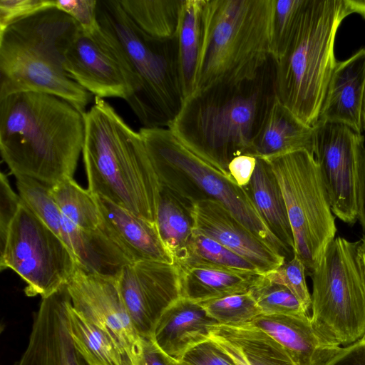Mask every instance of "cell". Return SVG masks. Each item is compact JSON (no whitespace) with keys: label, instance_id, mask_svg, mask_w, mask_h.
<instances>
[{"label":"cell","instance_id":"obj_1","mask_svg":"<svg viewBox=\"0 0 365 365\" xmlns=\"http://www.w3.org/2000/svg\"><path fill=\"white\" fill-rule=\"evenodd\" d=\"M84 137L83 113L63 98L20 92L0 99V152L14 176L51 187L72 179Z\"/></svg>","mask_w":365,"mask_h":365},{"label":"cell","instance_id":"obj_2","mask_svg":"<svg viewBox=\"0 0 365 365\" xmlns=\"http://www.w3.org/2000/svg\"><path fill=\"white\" fill-rule=\"evenodd\" d=\"M83 118L88 190L156 223L161 184L139 131L99 97Z\"/></svg>","mask_w":365,"mask_h":365},{"label":"cell","instance_id":"obj_3","mask_svg":"<svg viewBox=\"0 0 365 365\" xmlns=\"http://www.w3.org/2000/svg\"><path fill=\"white\" fill-rule=\"evenodd\" d=\"M274 96L272 58L252 79L195 92L183 101L167 128L187 146L227 169L235 156L251 155L254 138Z\"/></svg>","mask_w":365,"mask_h":365},{"label":"cell","instance_id":"obj_4","mask_svg":"<svg viewBox=\"0 0 365 365\" xmlns=\"http://www.w3.org/2000/svg\"><path fill=\"white\" fill-rule=\"evenodd\" d=\"M97 18L133 86L126 101L130 108L143 128L168 127L183 102L175 38L158 40L145 34L119 0H98Z\"/></svg>","mask_w":365,"mask_h":365},{"label":"cell","instance_id":"obj_5","mask_svg":"<svg viewBox=\"0 0 365 365\" xmlns=\"http://www.w3.org/2000/svg\"><path fill=\"white\" fill-rule=\"evenodd\" d=\"M272 9L273 0L205 1L194 93L260 73L272 58Z\"/></svg>","mask_w":365,"mask_h":365},{"label":"cell","instance_id":"obj_6","mask_svg":"<svg viewBox=\"0 0 365 365\" xmlns=\"http://www.w3.org/2000/svg\"><path fill=\"white\" fill-rule=\"evenodd\" d=\"M349 14L344 0H307L283 56L274 61V93L304 124L314 127L337 63L334 41Z\"/></svg>","mask_w":365,"mask_h":365},{"label":"cell","instance_id":"obj_7","mask_svg":"<svg viewBox=\"0 0 365 365\" xmlns=\"http://www.w3.org/2000/svg\"><path fill=\"white\" fill-rule=\"evenodd\" d=\"M139 133L161 185L188 206L203 199L222 204L274 250L285 257L292 252L269 230L247 190L237 185L226 168L187 146L167 127H142Z\"/></svg>","mask_w":365,"mask_h":365},{"label":"cell","instance_id":"obj_8","mask_svg":"<svg viewBox=\"0 0 365 365\" xmlns=\"http://www.w3.org/2000/svg\"><path fill=\"white\" fill-rule=\"evenodd\" d=\"M358 242L335 237L311 272V321L330 342L342 347L365 337V274Z\"/></svg>","mask_w":365,"mask_h":365},{"label":"cell","instance_id":"obj_9","mask_svg":"<svg viewBox=\"0 0 365 365\" xmlns=\"http://www.w3.org/2000/svg\"><path fill=\"white\" fill-rule=\"evenodd\" d=\"M279 185L294 237V254L311 272L337 228L319 166L306 150L265 158Z\"/></svg>","mask_w":365,"mask_h":365},{"label":"cell","instance_id":"obj_10","mask_svg":"<svg viewBox=\"0 0 365 365\" xmlns=\"http://www.w3.org/2000/svg\"><path fill=\"white\" fill-rule=\"evenodd\" d=\"M0 254L1 270L17 273L26 283L28 297L51 296L78 267L65 244L23 200Z\"/></svg>","mask_w":365,"mask_h":365},{"label":"cell","instance_id":"obj_11","mask_svg":"<svg viewBox=\"0 0 365 365\" xmlns=\"http://www.w3.org/2000/svg\"><path fill=\"white\" fill-rule=\"evenodd\" d=\"M314 156L334 215L353 225L361 204L365 158L364 138L348 126L318 122L314 126Z\"/></svg>","mask_w":365,"mask_h":365},{"label":"cell","instance_id":"obj_12","mask_svg":"<svg viewBox=\"0 0 365 365\" xmlns=\"http://www.w3.org/2000/svg\"><path fill=\"white\" fill-rule=\"evenodd\" d=\"M15 178L22 200L65 244L82 270L117 278L130 263L99 230L81 229L66 217L51 197V186L29 177Z\"/></svg>","mask_w":365,"mask_h":365},{"label":"cell","instance_id":"obj_13","mask_svg":"<svg viewBox=\"0 0 365 365\" xmlns=\"http://www.w3.org/2000/svg\"><path fill=\"white\" fill-rule=\"evenodd\" d=\"M81 31L56 6L41 9L0 31V60L26 59L65 70V54Z\"/></svg>","mask_w":365,"mask_h":365},{"label":"cell","instance_id":"obj_14","mask_svg":"<svg viewBox=\"0 0 365 365\" xmlns=\"http://www.w3.org/2000/svg\"><path fill=\"white\" fill-rule=\"evenodd\" d=\"M117 282L137 333L152 339L163 312L181 297L178 265L151 260L130 262L123 267Z\"/></svg>","mask_w":365,"mask_h":365},{"label":"cell","instance_id":"obj_15","mask_svg":"<svg viewBox=\"0 0 365 365\" xmlns=\"http://www.w3.org/2000/svg\"><path fill=\"white\" fill-rule=\"evenodd\" d=\"M66 285L74 309L106 332L133 365L140 352L142 338L121 298L117 278L88 273L78 267Z\"/></svg>","mask_w":365,"mask_h":365},{"label":"cell","instance_id":"obj_16","mask_svg":"<svg viewBox=\"0 0 365 365\" xmlns=\"http://www.w3.org/2000/svg\"><path fill=\"white\" fill-rule=\"evenodd\" d=\"M63 68L96 97L127 101L134 93L127 71L101 28L93 34L81 31L65 54Z\"/></svg>","mask_w":365,"mask_h":365},{"label":"cell","instance_id":"obj_17","mask_svg":"<svg viewBox=\"0 0 365 365\" xmlns=\"http://www.w3.org/2000/svg\"><path fill=\"white\" fill-rule=\"evenodd\" d=\"M70 299L66 284L42 299L34 317L29 344L15 365H88L68 331Z\"/></svg>","mask_w":365,"mask_h":365},{"label":"cell","instance_id":"obj_18","mask_svg":"<svg viewBox=\"0 0 365 365\" xmlns=\"http://www.w3.org/2000/svg\"><path fill=\"white\" fill-rule=\"evenodd\" d=\"M193 229L243 257L265 274L286 257L257 237L222 204L210 199L189 204Z\"/></svg>","mask_w":365,"mask_h":365},{"label":"cell","instance_id":"obj_19","mask_svg":"<svg viewBox=\"0 0 365 365\" xmlns=\"http://www.w3.org/2000/svg\"><path fill=\"white\" fill-rule=\"evenodd\" d=\"M101 213L99 230L130 262L151 260L175 264L164 245L157 224L97 196Z\"/></svg>","mask_w":365,"mask_h":365},{"label":"cell","instance_id":"obj_20","mask_svg":"<svg viewBox=\"0 0 365 365\" xmlns=\"http://www.w3.org/2000/svg\"><path fill=\"white\" fill-rule=\"evenodd\" d=\"M20 92L60 97L83 113L92 96L64 70L26 59L0 60V99Z\"/></svg>","mask_w":365,"mask_h":365},{"label":"cell","instance_id":"obj_21","mask_svg":"<svg viewBox=\"0 0 365 365\" xmlns=\"http://www.w3.org/2000/svg\"><path fill=\"white\" fill-rule=\"evenodd\" d=\"M250 324L277 341L296 365H325L343 348L319 334L309 314H261Z\"/></svg>","mask_w":365,"mask_h":365},{"label":"cell","instance_id":"obj_22","mask_svg":"<svg viewBox=\"0 0 365 365\" xmlns=\"http://www.w3.org/2000/svg\"><path fill=\"white\" fill-rule=\"evenodd\" d=\"M365 98V48L336 63L318 122L344 125L361 133Z\"/></svg>","mask_w":365,"mask_h":365},{"label":"cell","instance_id":"obj_23","mask_svg":"<svg viewBox=\"0 0 365 365\" xmlns=\"http://www.w3.org/2000/svg\"><path fill=\"white\" fill-rule=\"evenodd\" d=\"M216 324L197 302L180 297L160 316L152 340L168 358L180 362L190 348L209 339L210 327Z\"/></svg>","mask_w":365,"mask_h":365},{"label":"cell","instance_id":"obj_24","mask_svg":"<svg viewBox=\"0 0 365 365\" xmlns=\"http://www.w3.org/2000/svg\"><path fill=\"white\" fill-rule=\"evenodd\" d=\"M208 338L236 365H296L277 341L250 323L214 324Z\"/></svg>","mask_w":365,"mask_h":365},{"label":"cell","instance_id":"obj_25","mask_svg":"<svg viewBox=\"0 0 365 365\" xmlns=\"http://www.w3.org/2000/svg\"><path fill=\"white\" fill-rule=\"evenodd\" d=\"M300 150L314 155V128L299 120L275 96L254 138L251 155L265 158Z\"/></svg>","mask_w":365,"mask_h":365},{"label":"cell","instance_id":"obj_26","mask_svg":"<svg viewBox=\"0 0 365 365\" xmlns=\"http://www.w3.org/2000/svg\"><path fill=\"white\" fill-rule=\"evenodd\" d=\"M178 265L181 297L195 302L247 292L261 275L200 263Z\"/></svg>","mask_w":365,"mask_h":365},{"label":"cell","instance_id":"obj_27","mask_svg":"<svg viewBox=\"0 0 365 365\" xmlns=\"http://www.w3.org/2000/svg\"><path fill=\"white\" fill-rule=\"evenodd\" d=\"M245 190L269 230L294 254V237L284 200L274 173L264 159L257 157L255 169Z\"/></svg>","mask_w":365,"mask_h":365},{"label":"cell","instance_id":"obj_28","mask_svg":"<svg viewBox=\"0 0 365 365\" xmlns=\"http://www.w3.org/2000/svg\"><path fill=\"white\" fill-rule=\"evenodd\" d=\"M205 0H184L175 37L177 68L183 101L193 94L202 38Z\"/></svg>","mask_w":365,"mask_h":365},{"label":"cell","instance_id":"obj_29","mask_svg":"<svg viewBox=\"0 0 365 365\" xmlns=\"http://www.w3.org/2000/svg\"><path fill=\"white\" fill-rule=\"evenodd\" d=\"M68 331L73 343L88 365H131L115 341L67 304Z\"/></svg>","mask_w":365,"mask_h":365},{"label":"cell","instance_id":"obj_30","mask_svg":"<svg viewBox=\"0 0 365 365\" xmlns=\"http://www.w3.org/2000/svg\"><path fill=\"white\" fill-rule=\"evenodd\" d=\"M156 224L160 237L175 263L185 256L193 231L189 207L174 192L161 185Z\"/></svg>","mask_w":365,"mask_h":365},{"label":"cell","instance_id":"obj_31","mask_svg":"<svg viewBox=\"0 0 365 365\" xmlns=\"http://www.w3.org/2000/svg\"><path fill=\"white\" fill-rule=\"evenodd\" d=\"M184 0H119L134 24L158 40L176 37Z\"/></svg>","mask_w":365,"mask_h":365},{"label":"cell","instance_id":"obj_32","mask_svg":"<svg viewBox=\"0 0 365 365\" xmlns=\"http://www.w3.org/2000/svg\"><path fill=\"white\" fill-rule=\"evenodd\" d=\"M50 194L61 213L85 230L99 229L101 218L96 197L72 179L50 187Z\"/></svg>","mask_w":365,"mask_h":365},{"label":"cell","instance_id":"obj_33","mask_svg":"<svg viewBox=\"0 0 365 365\" xmlns=\"http://www.w3.org/2000/svg\"><path fill=\"white\" fill-rule=\"evenodd\" d=\"M183 263L205 264L240 272L261 274L252 262L194 229L184 257L176 264Z\"/></svg>","mask_w":365,"mask_h":365},{"label":"cell","instance_id":"obj_34","mask_svg":"<svg viewBox=\"0 0 365 365\" xmlns=\"http://www.w3.org/2000/svg\"><path fill=\"white\" fill-rule=\"evenodd\" d=\"M197 303L219 324H249L262 314L250 291Z\"/></svg>","mask_w":365,"mask_h":365},{"label":"cell","instance_id":"obj_35","mask_svg":"<svg viewBox=\"0 0 365 365\" xmlns=\"http://www.w3.org/2000/svg\"><path fill=\"white\" fill-rule=\"evenodd\" d=\"M262 314H309L299 299L284 286L272 282L264 274L250 289Z\"/></svg>","mask_w":365,"mask_h":365},{"label":"cell","instance_id":"obj_36","mask_svg":"<svg viewBox=\"0 0 365 365\" xmlns=\"http://www.w3.org/2000/svg\"><path fill=\"white\" fill-rule=\"evenodd\" d=\"M307 0H273L271 56L276 61L284 53Z\"/></svg>","mask_w":365,"mask_h":365},{"label":"cell","instance_id":"obj_37","mask_svg":"<svg viewBox=\"0 0 365 365\" xmlns=\"http://www.w3.org/2000/svg\"><path fill=\"white\" fill-rule=\"evenodd\" d=\"M305 269L302 260L294 254L292 259H285L279 267L264 275L269 281L286 287L309 313L312 299L306 282Z\"/></svg>","mask_w":365,"mask_h":365},{"label":"cell","instance_id":"obj_38","mask_svg":"<svg viewBox=\"0 0 365 365\" xmlns=\"http://www.w3.org/2000/svg\"><path fill=\"white\" fill-rule=\"evenodd\" d=\"M54 5L73 19L83 32L93 34L100 29L98 0H54Z\"/></svg>","mask_w":365,"mask_h":365},{"label":"cell","instance_id":"obj_39","mask_svg":"<svg viewBox=\"0 0 365 365\" xmlns=\"http://www.w3.org/2000/svg\"><path fill=\"white\" fill-rule=\"evenodd\" d=\"M22 200L11 187L6 176L0 175V251L6 244L11 225L15 218Z\"/></svg>","mask_w":365,"mask_h":365},{"label":"cell","instance_id":"obj_40","mask_svg":"<svg viewBox=\"0 0 365 365\" xmlns=\"http://www.w3.org/2000/svg\"><path fill=\"white\" fill-rule=\"evenodd\" d=\"M180 362L188 365H236L230 356L210 339L190 348Z\"/></svg>","mask_w":365,"mask_h":365},{"label":"cell","instance_id":"obj_41","mask_svg":"<svg viewBox=\"0 0 365 365\" xmlns=\"http://www.w3.org/2000/svg\"><path fill=\"white\" fill-rule=\"evenodd\" d=\"M53 6L54 0H0V31L19 19Z\"/></svg>","mask_w":365,"mask_h":365},{"label":"cell","instance_id":"obj_42","mask_svg":"<svg viewBox=\"0 0 365 365\" xmlns=\"http://www.w3.org/2000/svg\"><path fill=\"white\" fill-rule=\"evenodd\" d=\"M256 163V156L242 154L230 160L227 170L237 185L245 189L253 175Z\"/></svg>","mask_w":365,"mask_h":365},{"label":"cell","instance_id":"obj_43","mask_svg":"<svg viewBox=\"0 0 365 365\" xmlns=\"http://www.w3.org/2000/svg\"><path fill=\"white\" fill-rule=\"evenodd\" d=\"M325 365H365V337L341 351Z\"/></svg>","mask_w":365,"mask_h":365},{"label":"cell","instance_id":"obj_44","mask_svg":"<svg viewBox=\"0 0 365 365\" xmlns=\"http://www.w3.org/2000/svg\"><path fill=\"white\" fill-rule=\"evenodd\" d=\"M133 365H169L167 356L152 339L142 338L141 350Z\"/></svg>","mask_w":365,"mask_h":365},{"label":"cell","instance_id":"obj_45","mask_svg":"<svg viewBox=\"0 0 365 365\" xmlns=\"http://www.w3.org/2000/svg\"><path fill=\"white\" fill-rule=\"evenodd\" d=\"M349 14L356 13L365 19V0H344Z\"/></svg>","mask_w":365,"mask_h":365},{"label":"cell","instance_id":"obj_46","mask_svg":"<svg viewBox=\"0 0 365 365\" xmlns=\"http://www.w3.org/2000/svg\"><path fill=\"white\" fill-rule=\"evenodd\" d=\"M358 220L360 221L364 230H365V158L362 178L361 204Z\"/></svg>","mask_w":365,"mask_h":365},{"label":"cell","instance_id":"obj_47","mask_svg":"<svg viewBox=\"0 0 365 365\" xmlns=\"http://www.w3.org/2000/svg\"><path fill=\"white\" fill-rule=\"evenodd\" d=\"M356 256L363 272L365 274V233L364 234L362 238L358 241Z\"/></svg>","mask_w":365,"mask_h":365},{"label":"cell","instance_id":"obj_48","mask_svg":"<svg viewBox=\"0 0 365 365\" xmlns=\"http://www.w3.org/2000/svg\"><path fill=\"white\" fill-rule=\"evenodd\" d=\"M168 361L169 365H188V364H185L183 362H178V361H175L171 360L169 358H168Z\"/></svg>","mask_w":365,"mask_h":365},{"label":"cell","instance_id":"obj_49","mask_svg":"<svg viewBox=\"0 0 365 365\" xmlns=\"http://www.w3.org/2000/svg\"><path fill=\"white\" fill-rule=\"evenodd\" d=\"M362 123H363V129L365 130V98H364V103L363 113H362Z\"/></svg>","mask_w":365,"mask_h":365}]
</instances>
